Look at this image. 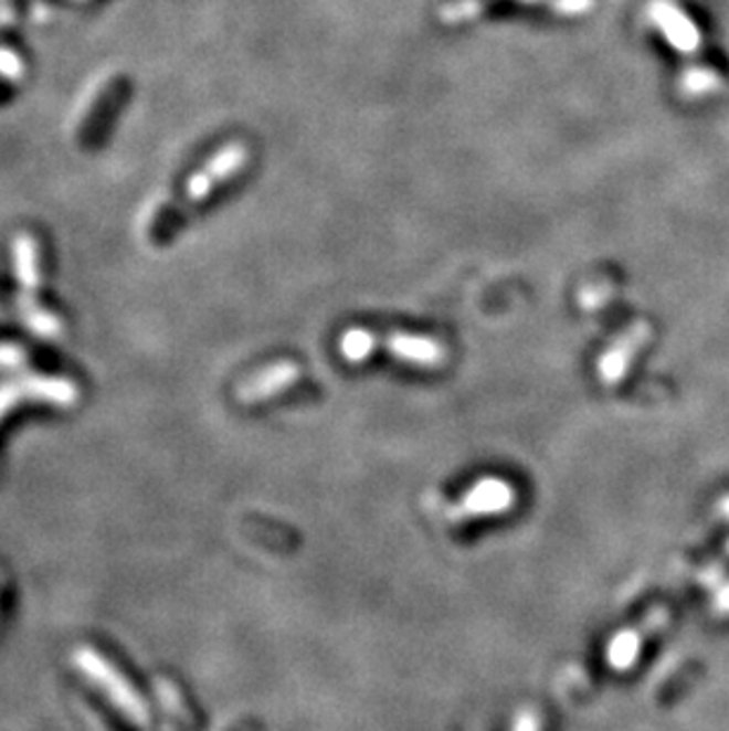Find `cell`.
<instances>
[{"label": "cell", "mask_w": 729, "mask_h": 731, "mask_svg": "<svg viewBox=\"0 0 729 731\" xmlns=\"http://www.w3.org/2000/svg\"><path fill=\"white\" fill-rule=\"evenodd\" d=\"M298 377H302V370H298V364H294V362L282 360V362L268 364V368L261 370L256 377L244 381V384L240 386V401L246 405L271 401V398L294 386Z\"/></svg>", "instance_id": "ba28073f"}, {"label": "cell", "mask_w": 729, "mask_h": 731, "mask_svg": "<svg viewBox=\"0 0 729 731\" xmlns=\"http://www.w3.org/2000/svg\"><path fill=\"white\" fill-rule=\"evenodd\" d=\"M130 93L133 81L128 76H114L105 83V88L97 93L76 128V145L81 149L93 152V149H99V145L109 138L116 119H119L124 107L128 105Z\"/></svg>", "instance_id": "277c9868"}, {"label": "cell", "mask_w": 729, "mask_h": 731, "mask_svg": "<svg viewBox=\"0 0 729 731\" xmlns=\"http://www.w3.org/2000/svg\"><path fill=\"white\" fill-rule=\"evenodd\" d=\"M649 12L652 20L663 31V36L670 41L673 47H677L683 55L696 53V47L701 43L699 29L694 27V22L683 10L670 3V0H656Z\"/></svg>", "instance_id": "9c48e42d"}, {"label": "cell", "mask_w": 729, "mask_h": 731, "mask_svg": "<svg viewBox=\"0 0 729 731\" xmlns=\"http://www.w3.org/2000/svg\"><path fill=\"white\" fill-rule=\"evenodd\" d=\"M14 261H17V277H20V298L27 325L41 337H55L62 331V322L55 312H50L41 304L43 289V254L41 244L33 235L22 232L14 240Z\"/></svg>", "instance_id": "7a4b0ae2"}, {"label": "cell", "mask_w": 729, "mask_h": 731, "mask_svg": "<svg viewBox=\"0 0 729 731\" xmlns=\"http://www.w3.org/2000/svg\"><path fill=\"white\" fill-rule=\"evenodd\" d=\"M517 495L514 488L503 478H480L476 484L462 495V500L455 502L447 509V519L464 521V519H484V517H497L511 509Z\"/></svg>", "instance_id": "5b68a950"}, {"label": "cell", "mask_w": 729, "mask_h": 731, "mask_svg": "<svg viewBox=\"0 0 729 731\" xmlns=\"http://www.w3.org/2000/svg\"><path fill=\"white\" fill-rule=\"evenodd\" d=\"M712 78H716V76H712V74H710V72H706V70H694V72H689V74H687V78H685V86H687L689 91L704 93V91H708V88H710Z\"/></svg>", "instance_id": "2e32d148"}, {"label": "cell", "mask_w": 729, "mask_h": 731, "mask_svg": "<svg viewBox=\"0 0 729 731\" xmlns=\"http://www.w3.org/2000/svg\"><path fill=\"white\" fill-rule=\"evenodd\" d=\"M249 161V149L242 142H230L225 145L219 155H213L204 169L194 173L188 180V188L182 192L180 199H173V202H166L161 209L155 211L152 219H149L147 225V240L155 246H166L180 235L182 227L188 225L192 219V213L197 209H202L213 192L221 186H225L228 180L242 173V169Z\"/></svg>", "instance_id": "6da1fadb"}, {"label": "cell", "mask_w": 729, "mask_h": 731, "mask_svg": "<svg viewBox=\"0 0 729 731\" xmlns=\"http://www.w3.org/2000/svg\"><path fill=\"white\" fill-rule=\"evenodd\" d=\"M649 335H652L649 325L635 322L606 348L600 362H596V374H600L602 384H606V386L619 384V381L625 377L630 362H633L635 353L644 346V341L649 339Z\"/></svg>", "instance_id": "52a82bcc"}, {"label": "cell", "mask_w": 729, "mask_h": 731, "mask_svg": "<svg viewBox=\"0 0 729 731\" xmlns=\"http://www.w3.org/2000/svg\"><path fill=\"white\" fill-rule=\"evenodd\" d=\"M524 3H538V0H524ZM545 3H550V8H552L554 0H545Z\"/></svg>", "instance_id": "d6986e66"}, {"label": "cell", "mask_w": 729, "mask_h": 731, "mask_svg": "<svg viewBox=\"0 0 729 731\" xmlns=\"http://www.w3.org/2000/svg\"><path fill=\"white\" fill-rule=\"evenodd\" d=\"M24 360V353L14 346H0V368H14Z\"/></svg>", "instance_id": "ac0fdd59"}, {"label": "cell", "mask_w": 729, "mask_h": 731, "mask_svg": "<svg viewBox=\"0 0 729 731\" xmlns=\"http://www.w3.org/2000/svg\"><path fill=\"white\" fill-rule=\"evenodd\" d=\"M374 348H377V337L372 335V331L360 329V327L344 331V337L339 341V351H341L344 360L353 362V364L368 360L374 353Z\"/></svg>", "instance_id": "7c38bea8"}, {"label": "cell", "mask_w": 729, "mask_h": 731, "mask_svg": "<svg viewBox=\"0 0 729 731\" xmlns=\"http://www.w3.org/2000/svg\"><path fill=\"white\" fill-rule=\"evenodd\" d=\"M74 663L95 687L107 693V699L116 708L126 712V718H130L136 724L149 722V708L140 699V693L130 687L128 679L116 670L103 654H97L91 646H81V649L74 651Z\"/></svg>", "instance_id": "3957f363"}, {"label": "cell", "mask_w": 729, "mask_h": 731, "mask_svg": "<svg viewBox=\"0 0 729 731\" xmlns=\"http://www.w3.org/2000/svg\"><path fill=\"white\" fill-rule=\"evenodd\" d=\"M511 731H540V720L533 710H524L519 712L517 720H514Z\"/></svg>", "instance_id": "e0dca14e"}, {"label": "cell", "mask_w": 729, "mask_h": 731, "mask_svg": "<svg viewBox=\"0 0 729 731\" xmlns=\"http://www.w3.org/2000/svg\"><path fill=\"white\" fill-rule=\"evenodd\" d=\"M642 639L644 633L642 629H625V633H619L606 644V663L609 668L625 672L637 663L640 649H642Z\"/></svg>", "instance_id": "8fae6325"}, {"label": "cell", "mask_w": 729, "mask_h": 731, "mask_svg": "<svg viewBox=\"0 0 729 731\" xmlns=\"http://www.w3.org/2000/svg\"><path fill=\"white\" fill-rule=\"evenodd\" d=\"M76 386L66 379H45V377H29L20 381L0 386V420L22 401H39V403H55V405H72L76 401Z\"/></svg>", "instance_id": "8992f818"}, {"label": "cell", "mask_w": 729, "mask_h": 731, "mask_svg": "<svg viewBox=\"0 0 729 731\" xmlns=\"http://www.w3.org/2000/svg\"><path fill=\"white\" fill-rule=\"evenodd\" d=\"M609 294H611V287L609 285L585 287L583 292H580V304H583L585 310H594V308H600L606 301Z\"/></svg>", "instance_id": "5bb4252c"}, {"label": "cell", "mask_w": 729, "mask_h": 731, "mask_svg": "<svg viewBox=\"0 0 729 731\" xmlns=\"http://www.w3.org/2000/svg\"><path fill=\"white\" fill-rule=\"evenodd\" d=\"M486 6H488V0H455V3L445 6L439 17L445 24H459V22H467V20H472V17L484 12Z\"/></svg>", "instance_id": "4fadbf2b"}, {"label": "cell", "mask_w": 729, "mask_h": 731, "mask_svg": "<svg viewBox=\"0 0 729 731\" xmlns=\"http://www.w3.org/2000/svg\"><path fill=\"white\" fill-rule=\"evenodd\" d=\"M0 76L8 81L22 76V60L6 47H0Z\"/></svg>", "instance_id": "9a60e30c"}, {"label": "cell", "mask_w": 729, "mask_h": 731, "mask_svg": "<svg viewBox=\"0 0 729 731\" xmlns=\"http://www.w3.org/2000/svg\"><path fill=\"white\" fill-rule=\"evenodd\" d=\"M384 346L408 364H418V368H439L445 360V348L431 337L420 335H405V331H393L384 339Z\"/></svg>", "instance_id": "30bf717a"}]
</instances>
